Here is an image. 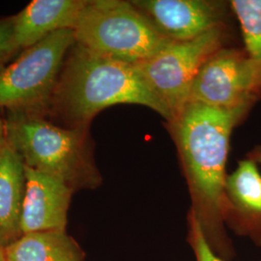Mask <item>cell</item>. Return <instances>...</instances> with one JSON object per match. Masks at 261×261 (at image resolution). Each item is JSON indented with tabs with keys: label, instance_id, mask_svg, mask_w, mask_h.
Here are the masks:
<instances>
[{
	"label": "cell",
	"instance_id": "obj_1",
	"mask_svg": "<svg viewBox=\"0 0 261 261\" xmlns=\"http://www.w3.org/2000/svg\"><path fill=\"white\" fill-rule=\"evenodd\" d=\"M245 111H224L187 102L166 126L173 140L192 197L193 215L211 245L224 231L229 141Z\"/></svg>",
	"mask_w": 261,
	"mask_h": 261
},
{
	"label": "cell",
	"instance_id": "obj_2",
	"mask_svg": "<svg viewBox=\"0 0 261 261\" xmlns=\"http://www.w3.org/2000/svg\"><path fill=\"white\" fill-rule=\"evenodd\" d=\"M117 105L170 113L152 93L136 65L95 54L75 43L66 56L48 112L71 128H90L94 117Z\"/></svg>",
	"mask_w": 261,
	"mask_h": 261
},
{
	"label": "cell",
	"instance_id": "obj_3",
	"mask_svg": "<svg viewBox=\"0 0 261 261\" xmlns=\"http://www.w3.org/2000/svg\"><path fill=\"white\" fill-rule=\"evenodd\" d=\"M7 143L24 166L63 181L75 191L94 190L102 176L89 128L60 127L45 115L8 112Z\"/></svg>",
	"mask_w": 261,
	"mask_h": 261
},
{
	"label": "cell",
	"instance_id": "obj_4",
	"mask_svg": "<svg viewBox=\"0 0 261 261\" xmlns=\"http://www.w3.org/2000/svg\"><path fill=\"white\" fill-rule=\"evenodd\" d=\"M75 43L95 54L139 65L171 42L132 1L87 0L74 28Z\"/></svg>",
	"mask_w": 261,
	"mask_h": 261
},
{
	"label": "cell",
	"instance_id": "obj_5",
	"mask_svg": "<svg viewBox=\"0 0 261 261\" xmlns=\"http://www.w3.org/2000/svg\"><path fill=\"white\" fill-rule=\"evenodd\" d=\"M74 44V30H59L1 67L0 107L8 112L46 116L66 56Z\"/></svg>",
	"mask_w": 261,
	"mask_h": 261
},
{
	"label": "cell",
	"instance_id": "obj_6",
	"mask_svg": "<svg viewBox=\"0 0 261 261\" xmlns=\"http://www.w3.org/2000/svg\"><path fill=\"white\" fill-rule=\"evenodd\" d=\"M229 27L216 28L192 40L173 41L136 65L152 93L168 109L170 118L187 103L192 84L207 59L229 46Z\"/></svg>",
	"mask_w": 261,
	"mask_h": 261
},
{
	"label": "cell",
	"instance_id": "obj_7",
	"mask_svg": "<svg viewBox=\"0 0 261 261\" xmlns=\"http://www.w3.org/2000/svg\"><path fill=\"white\" fill-rule=\"evenodd\" d=\"M260 99V85L244 47L226 46L218 49L201 67L187 102L250 112Z\"/></svg>",
	"mask_w": 261,
	"mask_h": 261
},
{
	"label": "cell",
	"instance_id": "obj_8",
	"mask_svg": "<svg viewBox=\"0 0 261 261\" xmlns=\"http://www.w3.org/2000/svg\"><path fill=\"white\" fill-rule=\"evenodd\" d=\"M137 9L170 41H188L228 27L233 15L224 0H134Z\"/></svg>",
	"mask_w": 261,
	"mask_h": 261
},
{
	"label": "cell",
	"instance_id": "obj_9",
	"mask_svg": "<svg viewBox=\"0 0 261 261\" xmlns=\"http://www.w3.org/2000/svg\"><path fill=\"white\" fill-rule=\"evenodd\" d=\"M21 233L66 231L74 190L63 181L25 167Z\"/></svg>",
	"mask_w": 261,
	"mask_h": 261
},
{
	"label": "cell",
	"instance_id": "obj_10",
	"mask_svg": "<svg viewBox=\"0 0 261 261\" xmlns=\"http://www.w3.org/2000/svg\"><path fill=\"white\" fill-rule=\"evenodd\" d=\"M87 0H34L14 17L19 49L32 47L59 30H74Z\"/></svg>",
	"mask_w": 261,
	"mask_h": 261
},
{
	"label": "cell",
	"instance_id": "obj_11",
	"mask_svg": "<svg viewBox=\"0 0 261 261\" xmlns=\"http://www.w3.org/2000/svg\"><path fill=\"white\" fill-rule=\"evenodd\" d=\"M25 182V166L6 143L0 149V245L4 248L22 235L20 220Z\"/></svg>",
	"mask_w": 261,
	"mask_h": 261
},
{
	"label": "cell",
	"instance_id": "obj_12",
	"mask_svg": "<svg viewBox=\"0 0 261 261\" xmlns=\"http://www.w3.org/2000/svg\"><path fill=\"white\" fill-rule=\"evenodd\" d=\"M225 221L235 220L249 226L261 225V173L250 159L238 162L225 181Z\"/></svg>",
	"mask_w": 261,
	"mask_h": 261
},
{
	"label": "cell",
	"instance_id": "obj_13",
	"mask_svg": "<svg viewBox=\"0 0 261 261\" xmlns=\"http://www.w3.org/2000/svg\"><path fill=\"white\" fill-rule=\"evenodd\" d=\"M4 253L6 261H84L80 246L66 231L23 234Z\"/></svg>",
	"mask_w": 261,
	"mask_h": 261
},
{
	"label": "cell",
	"instance_id": "obj_14",
	"mask_svg": "<svg viewBox=\"0 0 261 261\" xmlns=\"http://www.w3.org/2000/svg\"><path fill=\"white\" fill-rule=\"evenodd\" d=\"M229 5L261 89V0H231Z\"/></svg>",
	"mask_w": 261,
	"mask_h": 261
},
{
	"label": "cell",
	"instance_id": "obj_15",
	"mask_svg": "<svg viewBox=\"0 0 261 261\" xmlns=\"http://www.w3.org/2000/svg\"><path fill=\"white\" fill-rule=\"evenodd\" d=\"M189 224L191 245L194 249L196 261H224L216 254L200 224L191 213L189 215Z\"/></svg>",
	"mask_w": 261,
	"mask_h": 261
},
{
	"label": "cell",
	"instance_id": "obj_16",
	"mask_svg": "<svg viewBox=\"0 0 261 261\" xmlns=\"http://www.w3.org/2000/svg\"><path fill=\"white\" fill-rule=\"evenodd\" d=\"M18 50L19 47L14 35V17L0 19V68L6 65Z\"/></svg>",
	"mask_w": 261,
	"mask_h": 261
},
{
	"label": "cell",
	"instance_id": "obj_17",
	"mask_svg": "<svg viewBox=\"0 0 261 261\" xmlns=\"http://www.w3.org/2000/svg\"><path fill=\"white\" fill-rule=\"evenodd\" d=\"M246 158L252 160L257 165H261V145H255L252 149L250 150Z\"/></svg>",
	"mask_w": 261,
	"mask_h": 261
},
{
	"label": "cell",
	"instance_id": "obj_18",
	"mask_svg": "<svg viewBox=\"0 0 261 261\" xmlns=\"http://www.w3.org/2000/svg\"><path fill=\"white\" fill-rule=\"evenodd\" d=\"M7 143L6 139V128H5V122L0 118V149Z\"/></svg>",
	"mask_w": 261,
	"mask_h": 261
},
{
	"label": "cell",
	"instance_id": "obj_19",
	"mask_svg": "<svg viewBox=\"0 0 261 261\" xmlns=\"http://www.w3.org/2000/svg\"><path fill=\"white\" fill-rule=\"evenodd\" d=\"M0 261H6L5 253H4V247L2 245H0Z\"/></svg>",
	"mask_w": 261,
	"mask_h": 261
}]
</instances>
